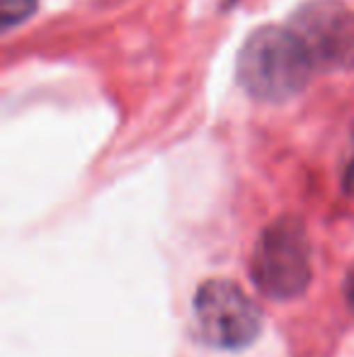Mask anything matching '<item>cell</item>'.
Segmentation results:
<instances>
[{"label":"cell","mask_w":354,"mask_h":357,"mask_svg":"<svg viewBox=\"0 0 354 357\" xmlns=\"http://www.w3.org/2000/svg\"><path fill=\"white\" fill-rule=\"evenodd\" d=\"M37 10V0H3L0 5V17H3V29H13L15 24H22L29 20V15Z\"/></svg>","instance_id":"obj_5"},{"label":"cell","mask_w":354,"mask_h":357,"mask_svg":"<svg viewBox=\"0 0 354 357\" xmlns=\"http://www.w3.org/2000/svg\"><path fill=\"white\" fill-rule=\"evenodd\" d=\"M289 27L306 47L313 68H354V13L337 0H313L293 15Z\"/></svg>","instance_id":"obj_4"},{"label":"cell","mask_w":354,"mask_h":357,"mask_svg":"<svg viewBox=\"0 0 354 357\" xmlns=\"http://www.w3.org/2000/svg\"><path fill=\"white\" fill-rule=\"evenodd\" d=\"M313 61L291 27H260L246 39L236 61L238 83L250 98L284 102L311 80Z\"/></svg>","instance_id":"obj_1"},{"label":"cell","mask_w":354,"mask_h":357,"mask_svg":"<svg viewBox=\"0 0 354 357\" xmlns=\"http://www.w3.org/2000/svg\"><path fill=\"white\" fill-rule=\"evenodd\" d=\"M252 282L274 301L301 296L313 280V250L306 226L296 216H279L252 248Z\"/></svg>","instance_id":"obj_2"},{"label":"cell","mask_w":354,"mask_h":357,"mask_svg":"<svg viewBox=\"0 0 354 357\" xmlns=\"http://www.w3.org/2000/svg\"><path fill=\"white\" fill-rule=\"evenodd\" d=\"M342 291H345L347 309H350V314L354 316V263H352V268L347 270V275H345V284H342Z\"/></svg>","instance_id":"obj_7"},{"label":"cell","mask_w":354,"mask_h":357,"mask_svg":"<svg viewBox=\"0 0 354 357\" xmlns=\"http://www.w3.org/2000/svg\"><path fill=\"white\" fill-rule=\"evenodd\" d=\"M192 331L199 343L216 350H243L262 331V309L238 282L214 278L192 299Z\"/></svg>","instance_id":"obj_3"},{"label":"cell","mask_w":354,"mask_h":357,"mask_svg":"<svg viewBox=\"0 0 354 357\" xmlns=\"http://www.w3.org/2000/svg\"><path fill=\"white\" fill-rule=\"evenodd\" d=\"M340 185H342V192H345L350 199H354V151H352L350 158H347L345 168H342Z\"/></svg>","instance_id":"obj_6"}]
</instances>
